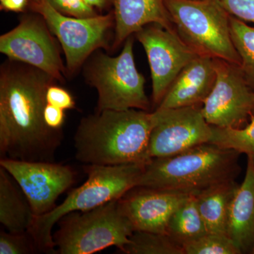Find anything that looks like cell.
Instances as JSON below:
<instances>
[{
	"label": "cell",
	"mask_w": 254,
	"mask_h": 254,
	"mask_svg": "<svg viewBox=\"0 0 254 254\" xmlns=\"http://www.w3.org/2000/svg\"><path fill=\"white\" fill-rule=\"evenodd\" d=\"M55 78L27 64L8 59L0 68V154L24 161L53 162L63 130L47 126L44 110Z\"/></svg>",
	"instance_id": "1"
},
{
	"label": "cell",
	"mask_w": 254,
	"mask_h": 254,
	"mask_svg": "<svg viewBox=\"0 0 254 254\" xmlns=\"http://www.w3.org/2000/svg\"><path fill=\"white\" fill-rule=\"evenodd\" d=\"M153 113L105 110L82 118L75 132V158L84 165H146Z\"/></svg>",
	"instance_id": "2"
},
{
	"label": "cell",
	"mask_w": 254,
	"mask_h": 254,
	"mask_svg": "<svg viewBox=\"0 0 254 254\" xmlns=\"http://www.w3.org/2000/svg\"><path fill=\"white\" fill-rule=\"evenodd\" d=\"M240 153L205 143L145 165L136 187H148L196 195L209 187L234 180Z\"/></svg>",
	"instance_id": "3"
},
{
	"label": "cell",
	"mask_w": 254,
	"mask_h": 254,
	"mask_svg": "<svg viewBox=\"0 0 254 254\" xmlns=\"http://www.w3.org/2000/svg\"><path fill=\"white\" fill-rule=\"evenodd\" d=\"M145 165H85L86 181L69 192L64 200L51 211L35 218L28 233L38 252L54 254L53 229L65 215L72 212H84L120 199L138 185Z\"/></svg>",
	"instance_id": "4"
},
{
	"label": "cell",
	"mask_w": 254,
	"mask_h": 254,
	"mask_svg": "<svg viewBox=\"0 0 254 254\" xmlns=\"http://www.w3.org/2000/svg\"><path fill=\"white\" fill-rule=\"evenodd\" d=\"M173 27L197 55L240 66L232 42L230 16L220 0H165Z\"/></svg>",
	"instance_id": "5"
},
{
	"label": "cell",
	"mask_w": 254,
	"mask_h": 254,
	"mask_svg": "<svg viewBox=\"0 0 254 254\" xmlns=\"http://www.w3.org/2000/svg\"><path fill=\"white\" fill-rule=\"evenodd\" d=\"M133 36L127 38L118 56L111 57L98 50L83 64L87 83L98 93L96 111L149 110L145 79L135 63Z\"/></svg>",
	"instance_id": "6"
},
{
	"label": "cell",
	"mask_w": 254,
	"mask_h": 254,
	"mask_svg": "<svg viewBox=\"0 0 254 254\" xmlns=\"http://www.w3.org/2000/svg\"><path fill=\"white\" fill-rule=\"evenodd\" d=\"M57 224L53 238L60 254H93L111 247L123 252L133 232L119 199L88 211L68 213Z\"/></svg>",
	"instance_id": "7"
},
{
	"label": "cell",
	"mask_w": 254,
	"mask_h": 254,
	"mask_svg": "<svg viewBox=\"0 0 254 254\" xmlns=\"http://www.w3.org/2000/svg\"><path fill=\"white\" fill-rule=\"evenodd\" d=\"M30 10L43 16L58 40L66 58L67 76L77 72L97 50L111 52L115 27L113 9L95 17L78 18L62 14L47 0H41Z\"/></svg>",
	"instance_id": "8"
},
{
	"label": "cell",
	"mask_w": 254,
	"mask_h": 254,
	"mask_svg": "<svg viewBox=\"0 0 254 254\" xmlns=\"http://www.w3.org/2000/svg\"><path fill=\"white\" fill-rule=\"evenodd\" d=\"M58 41L43 16L29 10L22 13L16 27L0 37V52L10 60L39 68L64 83L67 73Z\"/></svg>",
	"instance_id": "9"
},
{
	"label": "cell",
	"mask_w": 254,
	"mask_h": 254,
	"mask_svg": "<svg viewBox=\"0 0 254 254\" xmlns=\"http://www.w3.org/2000/svg\"><path fill=\"white\" fill-rule=\"evenodd\" d=\"M150 132V158H166L210 143L212 126L207 123L200 105L156 108Z\"/></svg>",
	"instance_id": "10"
},
{
	"label": "cell",
	"mask_w": 254,
	"mask_h": 254,
	"mask_svg": "<svg viewBox=\"0 0 254 254\" xmlns=\"http://www.w3.org/2000/svg\"><path fill=\"white\" fill-rule=\"evenodd\" d=\"M216 79L201 107L207 123L220 128H242L250 120L254 108V91L240 66L215 59Z\"/></svg>",
	"instance_id": "11"
},
{
	"label": "cell",
	"mask_w": 254,
	"mask_h": 254,
	"mask_svg": "<svg viewBox=\"0 0 254 254\" xmlns=\"http://www.w3.org/2000/svg\"><path fill=\"white\" fill-rule=\"evenodd\" d=\"M0 167L17 183L36 218L53 210L58 198L76 180V173L71 167L54 162L1 158Z\"/></svg>",
	"instance_id": "12"
},
{
	"label": "cell",
	"mask_w": 254,
	"mask_h": 254,
	"mask_svg": "<svg viewBox=\"0 0 254 254\" xmlns=\"http://www.w3.org/2000/svg\"><path fill=\"white\" fill-rule=\"evenodd\" d=\"M146 53L151 74L153 101L160 105L182 69L196 55L176 31L155 23L146 25L134 34Z\"/></svg>",
	"instance_id": "13"
},
{
	"label": "cell",
	"mask_w": 254,
	"mask_h": 254,
	"mask_svg": "<svg viewBox=\"0 0 254 254\" xmlns=\"http://www.w3.org/2000/svg\"><path fill=\"white\" fill-rule=\"evenodd\" d=\"M190 195L173 190L135 187L119 199V205L133 232L166 234L174 212Z\"/></svg>",
	"instance_id": "14"
},
{
	"label": "cell",
	"mask_w": 254,
	"mask_h": 254,
	"mask_svg": "<svg viewBox=\"0 0 254 254\" xmlns=\"http://www.w3.org/2000/svg\"><path fill=\"white\" fill-rule=\"evenodd\" d=\"M215 79V58L196 55L179 73L157 108L203 104L213 89Z\"/></svg>",
	"instance_id": "15"
},
{
	"label": "cell",
	"mask_w": 254,
	"mask_h": 254,
	"mask_svg": "<svg viewBox=\"0 0 254 254\" xmlns=\"http://www.w3.org/2000/svg\"><path fill=\"white\" fill-rule=\"evenodd\" d=\"M115 36L111 52L115 51L145 26L151 23L174 30L165 0H115Z\"/></svg>",
	"instance_id": "16"
},
{
	"label": "cell",
	"mask_w": 254,
	"mask_h": 254,
	"mask_svg": "<svg viewBox=\"0 0 254 254\" xmlns=\"http://www.w3.org/2000/svg\"><path fill=\"white\" fill-rule=\"evenodd\" d=\"M227 236L241 253H252L254 249V161L248 157L244 181L239 186L230 205Z\"/></svg>",
	"instance_id": "17"
},
{
	"label": "cell",
	"mask_w": 254,
	"mask_h": 254,
	"mask_svg": "<svg viewBox=\"0 0 254 254\" xmlns=\"http://www.w3.org/2000/svg\"><path fill=\"white\" fill-rule=\"evenodd\" d=\"M11 175L0 167V222L12 233H26L34 222V214L22 190Z\"/></svg>",
	"instance_id": "18"
},
{
	"label": "cell",
	"mask_w": 254,
	"mask_h": 254,
	"mask_svg": "<svg viewBox=\"0 0 254 254\" xmlns=\"http://www.w3.org/2000/svg\"><path fill=\"white\" fill-rule=\"evenodd\" d=\"M240 185L234 180L220 182L195 195L208 232L227 235L229 212Z\"/></svg>",
	"instance_id": "19"
},
{
	"label": "cell",
	"mask_w": 254,
	"mask_h": 254,
	"mask_svg": "<svg viewBox=\"0 0 254 254\" xmlns=\"http://www.w3.org/2000/svg\"><path fill=\"white\" fill-rule=\"evenodd\" d=\"M207 232L208 230L197 205L195 195H190L174 212L169 220L166 234L182 247Z\"/></svg>",
	"instance_id": "20"
},
{
	"label": "cell",
	"mask_w": 254,
	"mask_h": 254,
	"mask_svg": "<svg viewBox=\"0 0 254 254\" xmlns=\"http://www.w3.org/2000/svg\"><path fill=\"white\" fill-rule=\"evenodd\" d=\"M230 31L234 46L240 58L241 71L254 91V26L231 16Z\"/></svg>",
	"instance_id": "21"
},
{
	"label": "cell",
	"mask_w": 254,
	"mask_h": 254,
	"mask_svg": "<svg viewBox=\"0 0 254 254\" xmlns=\"http://www.w3.org/2000/svg\"><path fill=\"white\" fill-rule=\"evenodd\" d=\"M210 143L222 148L245 153L254 161V115L251 114L250 123L243 128H220L212 126Z\"/></svg>",
	"instance_id": "22"
},
{
	"label": "cell",
	"mask_w": 254,
	"mask_h": 254,
	"mask_svg": "<svg viewBox=\"0 0 254 254\" xmlns=\"http://www.w3.org/2000/svg\"><path fill=\"white\" fill-rule=\"evenodd\" d=\"M124 253L127 254H185L181 246L177 245L167 234L134 231Z\"/></svg>",
	"instance_id": "23"
},
{
	"label": "cell",
	"mask_w": 254,
	"mask_h": 254,
	"mask_svg": "<svg viewBox=\"0 0 254 254\" xmlns=\"http://www.w3.org/2000/svg\"><path fill=\"white\" fill-rule=\"evenodd\" d=\"M185 254H240V250L226 235L207 232L182 247Z\"/></svg>",
	"instance_id": "24"
},
{
	"label": "cell",
	"mask_w": 254,
	"mask_h": 254,
	"mask_svg": "<svg viewBox=\"0 0 254 254\" xmlns=\"http://www.w3.org/2000/svg\"><path fill=\"white\" fill-rule=\"evenodd\" d=\"M38 252L36 244L28 232L0 233V254H29Z\"/></svg>",
	"instance_id": "25"
},
{
	"label": "cell",
	"mask_w": 254,
	"mask_h": 254,
	"mask_svg": "<svg viewBox=\"0 0 254 254\" xmlns=\"http://www.w3.org/2000/svg\"><path fill=\"white\" fill-rule=\"evenodd\" d=\"M58 12L65 16L78 18L95 17L98 11L84 0H47Z\"/></svg>",
	"instance_id": "26"
},
{
	"label": "cell",
	"mask_w": 254,
	"mask_h": 254,
	"mask_svg": "<svg viewBox=\"0 0 254 254\" xmlns=\"http://www.w3.org/2000/svg\"><path fill=\"white\" fill-rule=\"evenodd\" d=\"M229 14L244 21L254 23V0H220Z\"/></svg>",
	"instance_id": "27"
},
{
	"label": "cell",
	"mask_w": 254,
	"mask_h": 254,
	"mask_svg": "<svg viewBox=\"0 0 254 254\" xmlns=\"http://www.w3.org/2000/svg\"><path fill=\"white\" fill-rule=\"evenodd\" d=\"M47 103L64 110L76 108V102L73 95L64 88L53 83L48 88L46 93Z\"/></svg>",
	"instance_id": "28"
},
{
	"label": "cell",
	"mask_w": 254,
	"mask_h": 254,
	"mask_svg": "<svg viewBox=\"0 0 254 254\" xmlns=\"http://www.w3.org/2000/svg\"><path fill=\"white\" fill-rule=\"evenodd\" d=\"M65 110L47 103L44 110V120L52 129L62 130L65 122Z\"/></svg>",
	"instance_id": "29"
},
{
	"label": "cell",
	"mask_w": 254,
	"mask_h": 254,
	"mask_svg": "<svg viewBox=\"0 0 254 254\" xmlns=\"http://www.w3.org/2000/svg\"><path fill=\"white\" fill-rule=\"evenodd\" d=\"M30 0H0L1 10L24 13L30 10Z\"/></svg>",
	"instance_id": "30"
},
{
	"label": "cell",
	"mask_w": 254,
	"mask_h": 254,
	"mask_svg": "<svg viewBox=\"0 0 254 254\" xmlns=\"http://www.w3.org/2000/svg\"><path fill=\"white\" fill-rule=\"evenodd\" d=\"M85 1L94 8L100 14H103V11H110L113 9L114 1L115 0H84Z\"/></svg>",
	"instance_id": "31"
},
{
	"label": "cell",
	"mask_w": 254,
	"mask_h": 254,
	"mask_svg": "<svg viewBox=\"0 0 254 254\" xmlns=\"http://www.w3.org/2000/svg\"><path fill=\"white\" fill-rule=\"evenodd\" d=\"M41 0H30V2H31V4H30V7L33 4H38V3L41 2Z\"/></svg>",
	"instance_id": "32"
},
{
	"label": "cell",
	"mask_w": 254,
	"mask_h": 254,
	"mask_svg": "<svg viewBox=\"0 0 254 254\" xmlns=\"http://www.w3.org/2000/svg\"><path fill=\"white\" fill-rule=\"evenodd\" d=\"M252 114H253V115H254V108L253 111H252Z\"/></svg>",
	"instance_id": "33"
},
{
	"label": "cell",
	"mask_w": 254,
	"mask_h": 254,
	"mask_svg": "<svg viewBox=\"0 0 254 254\" xmlns=\"http://www.w3.org/2000/svg\"><path fill=\"white\" fill-rule=\"evenodd\" d=\"M252 254H254V249L253 252H252Z\"/></svg>",
	"instance_id": "34"
}]
</instances>
